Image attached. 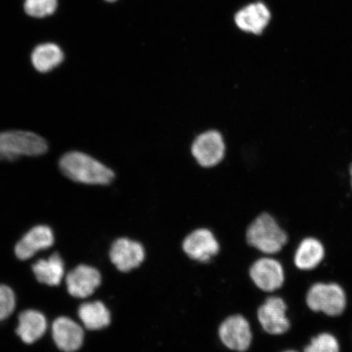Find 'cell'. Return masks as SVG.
Instances as JSON below:
<instances>
[{"label":"cell","mask_w":352,"mask_h":352,"mask_svg":"<svg viewBox=\"0 0 352 352\" xmlns=\"http://www.w3.org/2000/svg\"><path fill=\"white\" fill-rule=\"evenodd\" d=\"M64 60V54L54 43H43L34 48L32 63L35 69L41 73L52 72Z\"/></svg>","instance_id":"18"},{"label":"cell","mask_w":352,"mask_h":352,"mask_svg":"<svg viewBox=\"0 0 352 352\" xmlns=\"http://www.w3.org/2000/svg\"><path fill=\"white\" fill-rule=\"evenodd\" d=\"M35 277L39 283L50 286L60 285L65 275V264L58 254L35 263L32 267Z\"/></svg>","instance_id":"17"},{"label":"cell","mask_w":352,"mask_h":352,"mask_svg":"<svg viewBox=\"0 0 352 352\" xmlns=\"http://www.w3.org/2000/svg\"><path fill=\"white\" fill-rule=\"evenodd\" d=\"M16 307L15 294L7 285H0V321L10 316Z\"/></svg>","instance_id":"22"},{"label":"cell","mask_w":352,"mask_h":352,"mask_svg":"<svg viewBox=\"0 0 352 352\" xmlns=\"http://www.w3.org/2000/svg\"><path fill=\"white\" fill-rule=\"evenodd\" d=\"M16 333L21 340L32 344L42 338L47 330L45 316L38 311L26 310L19 316Z\"/></svg>","instance_id":"16"},{"label":"cell","mask_w":352,"mask_h":352,"mask_svg":"<svg viewBox=\"0 0 352 352\" xmlns=\"http://www.w3.org/2000/svg\"><path fill=\"white\" fill-rule=\"evenodd\" d=\"M350 174H351V186H352V165H351V169H350Z\"/></svg>","instance_id":"24"},{"label":"cell","mask_w":352,"mask_h":352,"mask_svg":"<svg viewBox=\"0 0 352 352\" xmlns=\"http://www.w3.org/2000/svg\"><path fill=\"white\" fill-rule=\"evenodd\" d=\"M219 336L223 344L232 351L245 352L253 344L252 324L240 314L231 316L224 320L219 327Z\"/></svg>","instance_id":"7"},{"label":"cell","mask_w":352,"mask_h":352,"mask_svg":"<svg viewBox=\"0 0 352 352\" xmlns=\"http://www.w3.org/2000/svg\"><path fill=\"white\" fill-rule=\"evenodd\" d=\"M351 338H352V336H351Z\"/></svg>","instance_id":"26"},{"label":"cell","mask_w":352,"mask_h":352,"mask_svg":"<svg viewBox=\"0 0 352 352\" xmlns=\"http://www.w3.org/2000/svg\"><path fill=\"white\" fill-rule=\"evenodd\" d=\"M52 337L60 351L74 352L82 346L85 332L76 321L63 316L52 324Z\"/></svg>","instance_id":"14"},{"label":"cell","mask_w":352,"mask_h":352,"mask_svg":"<svg viewBox=\"0 0 352 352\" xmlns=\"http://www.w3.org/2000/svg\"><path fill=\"white\" fill-rule=\"evenodd\" d=\"M306 305L311 311L329 318H338L346 309L347 296L344 288L334 281H316L308 288Z\"/></svg>","instance_id":"3"},{"label":"cell","mask_w":352,"mask_h":352,"mask_svg":"<svg viewBox=\"0 0 352 352\" xmlns=\"http://www.w3.org/2000/svg\"><path fill=\"white\" fill-rule=\"evenodd\" d=\"M191 151L201 166L210 168L218 165L226 153V144L221 133L214 130L201 133L193 142Z\"/></svg>","instance_id":"9"},{"label":"cell","mask_w":352,"mask_h":352,"mask_svg":"<svg viewBox=\"0 0 352 352\" xmlns=\"http://www.w3.org/2000/svg\"><path fill=\"white\" fill-rule=\"evenodd\" d=\"M327 250L318 237L307 236L298 242L293 254V263L298 270L311 272L323 263Z\"/></svg>","instance_id":"11"},{"label":"cell","mask_w":352,"mask_h":352,"mask_svg":"<svg viewBox=\"0 0 352 352\" xmlns=\"http://www.w3.org/2000/svg\"><path fill=\"white\" fill-rule=\"evenodd\" d=\"M272 12L266 3L257 1L246 4L236 12L234 22L241 32L261 36L270 25Z\"/></svg>","instance_id":"8"},{"label":"cell","mask_w":352,"mask_h":352,"mask_svg":"<svg viewBox=\"0 0 352 352\" xmlns=\"http://www.w3.org/2000/svg\"><path fill=\"white\" fill-rule=\"evenodd\" d=\"M47 148L46 140L33 132L10 131L0 133V161L42 155Z\"/></svg>","instance_id":"4"},{"label":"cell","mask_w":352,"mask_h":352,"mask_svg":"<svg viewBox=\"0 0 352 352\" xmlns=\"http://www.w3.org/2000/svg\"><path fill=\"white\" fill-rule=\"evenodd\" d=\"M109 258L118 270L130 272L138 267L144 261V249L138 241L120 239L112 244Z\"/></svg>","instance_id":"10"},{"label":"cell","mask_w":352,"mask_h":352,"mask_svg":"<svg viewBox=\"0 0 352 352\" xmlns=\"http://www.w3.org/2000/svg\"><path fill=\"white\" fill-rule=\"evenodd\" d=\"M249 277L252 284L266 294H275L283 287L285 270L283 263L275 256L261 255L249 267Z\"/></svg>","instance_id":"6"},{"label":"cell","mask_w":352,"mask_h":352,"mask_svg":"<svg viewBox=\"0 0 352 352\" xmlns=\"http://www.w3.org/2000/svg\"><path fill=\"white\" fill-rule=\"evenodd\" d=\"M288 305L277 294H267L256 310V320L262 331L271 336H280L292 327Z\"/></svg>","instance_id":"5"},{"label":"cell","mask_w":352,"mask_h":352,"mask_svg":"<svg viewBox=\"0 0 352 352\" xmlns=\"http://www.w3.org/2000/svg\"><path fill=\"white\" fill-rule=\"evenodd\" d=\"M183 249L193 261L206 263L219 253V245L212 232L206 228H199L184 239Z\"/></svg>","instance_id":"12"},{"label":"cell","mask_w":352,"mask_h":352,"mask_svg":"<svg viewBox=\"0 0 352 352\" xmlns=\"http://www.w3.org/2000/svg\"><path fill=\"white\" fill-rule=\"evenodd\" d=\"M302 352H341L340 342L331 332H320L311 338Z\"/></svg>","instance_id":"20"},{"label":"cell","mask_w":352,"mask_h":352,"mask_svg":"<svg viewBox=\"0 0 352 352\" xmlns=\"http://www.w3.org/2000/svg\"><path fill=\"white\" fill-rule=\"evenodd\" d=\"M54 243V235L51 228L46 226H38L30 230L17 242L15 253L17 258L26 261L41 250L50 248Z\"/></svg>","instance_id":"15"},{"label":"cell","mask_w":352,"mask_h":352,"mask_svg":"<svg viewBox=\"0 0 352 352\" xmlns=\"http://www.w3.org/2000/svg\"><path fill=\"white\" fill-rule=\"evenodd\" d=\"M78 316L87 329L99 330L107 327L111 321V315L102 302L83 303L79 307Z\"/></svg>","instance_id":"19"},{"label":"cell","mask_w":352,"mask_h":352,"mask_svg":"<svg viewBox=\"0 0 352 352\" xmlns=\"http://www.w3.org/2000/svg\"><path fill=\"white\" fill-rule=\"evenodd\" d=\"M59 166L66 177L89 186H107L116 177L111 169L85 153H65L60 158Z\"/></svg>","instance_id":"2"},{"label":"cell","mask_w":352,"mask_h":352,"mask_svg":"<svg viewBox=\"0 0 352 352\" xmlns=\"http://www.w3.org/2000/svg\"><path fill=\"white\" fill-rule=\"evenodd\" d=\"M280 352H301V351L296 350V349H285V350L281 351Z\"/></svg>","instance_id":"23"},{"label":"cell","mask_w":352,"mask_h":352,"mask_svg":"<svg viewBox=\"0 0 352 352\" xmlns=\"http://www.w3.org/2000/svg\"><path fill=\"white\" fill-rule=\"evenodd\" d=\"M107 1H108V2H114V1H116V0H107Z\"/></svg>","instance_id":"25"},{"label":"cell","mask_w":352,"mask_h":352,"mask_svg":"<svg viewBox=\"0 0 352 352\" xmlns=\"http://www.w3.org/2000/svg\"><path fill=\"white\" fill-rule=\"evenodd\" d=\"M101 283L98 270L87 265H79L66 276V285L70 296L85 298L91 296Z\"/></svg>","instance_id":"13"},{"label":"cell","mask_w":352,"mask_h":352,"mask_svg":"<svg viewBox=\"0 0 352 352\" xmlns=\"http://www.w3.org/2000/svg\"><path fill=\"white\" fill-rule=\"evenodd\" d=\"M245 241L261 255L276 256L288 244L289 235L274 215L264 212L246 228Z\"/></svg>","instance_id":"1"},{"label":"cell","mask_w":352,"mask_h":352,"mask_svg":"<svg viewBox=\"0 0 352 352\" xmlns=\"http://www.w3.org/2000/svg\"><path fill=\"white\" fill-rule=\"evenodd\" d=\"M24 8L30 16L42 19L54 14L57 8V0H25Z\"/></svg>","instance_id":"21"}]
</instances>
